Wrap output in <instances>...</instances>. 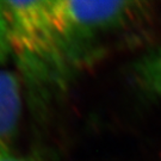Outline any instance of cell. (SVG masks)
Wrapping results in <instances>:
<instances>
[{"instance_id": "cell-1", "label": "cell", "mask_w": 161, "mask_h": 161, "mask_svg": "<svg viewBox=\"0 0 161 161\" xmlns=\"http://www.w3.org/2000/svg\"><path fill=\"white\" fill-rule=\"evenodd\" d=\"M11 56L38 90L58 87L106 31L103 13L90 1H3Z\"/></svg>"}, {"instance_id": "cell-2", "label": "cell", "mask_w": 161, "mask_h": 161, "mask_svg": "<svg viewBox=\"0 0 161 161\" xmlns=\"http://www.w3.org/2000/svg\"><path fill=\"white\" fill-rule=\"evenodd\" d=\"M22 86L18 76L0 66V146L11 147L22 116Z\"/></svg>"}, {"instance_id": "cell-3", "label": "cell", "mask_w": 161, "mask_h": 161, "mask_svg": "<svg viewBox=\"0 0 161 161\" xmlns=\"http://www.w3.org/2000/svg\"><path fill=\"white\" fill-rule=\"evenodd\" d=\"M134 73L138 87L147 96L161 98V48L140 58Z\"/></svg>"}, {"instance_id": "cell-4", "label": "cell", "mask_w": 161, "mask_h": 161, "mask_svg": "<svg viewBox=\"0 0 161 161\" xmlns=\"http://www.w3.org/2000/svg\"><path fill=\"white\" fill-rule=\"evenodd\" d=\"M10 56H11V48H10V38H8L7 18H6V12L3 1H0V66Z\"/></svg>"}, {"instance_id": "cell-5", "label": "cell", "mask_w": 161, "mask_h": 161, "mask_svg": "<svg viewBox=\"0 0 161 161\" xmlns=\"http://www.w3.org/2000/svg\"><path fill=\"white\" fill-rule=\"evenodd\" d=\"M0 161H37L35 158L18 154L12 147L0 146Z\"/></svg>"}]
</instances>
